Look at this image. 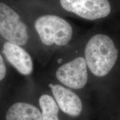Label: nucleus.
<instances>
[{
    "instance_id": "10",
    "label": "nucleus",
    "mask_w": 120,
    "mask_h": 120,
    "mask_svg": "<svg viewBox=\"0 0 120 120\" xmlns=\"http://www.w3.org/2000/svg\"><path fill=\"white\" fill-rule=\"evenodd\" d=\"M6 73V68L2 56L0 55V81L4 79Z\"/></svg>"
},
{
    "instance_id": "5",
    "label": "nucleus",
    "mask_w": 120,
    "mask_h": 120,
    "mask_svg": "<svg viewBox=\"0 0 120 120\" xmlns=\"http://www.w3.org/2000/svg\"><path fill=\"white\" fill-rule=\"evenodd\" d=\"M56 77L62 84L73 89H81L88 80L87 66L85 57H78L62 64L56 71Z\"/></svg>"
},
{
    "instance_id": "9",
    "label": "nucleus",
    "mask_w": 120,
    "mask_h": 120,
    "mask_svg": "<svg viewBox=\"0 0 120 120\" xmlns=\"http://www.w3.org/2000/svg\"><path fill=\"white\" fill-rule=\"evenodd\" d=\"M39 103L42 109V120H60L59 107L51 96L43 94L39 99Z\"/></svg>"
},
{
    "instance_id": "7",
    "label": "nucleus",
    "mask_w": 120,
    "mask_h": 120,
    "mask_svg": "<svg viewBox=\"0 0 120 120\" xmlns=\"http://www.w3.org/2000/svg\"><path fill=\"white\" fill-rule=\"evenodd\" d=\"M51 90L58 107L64 113L73 117L80 115L82 103L77 94L59 85H53Z\"/></svg>"
},
{
    "instance_id": "6",
    "label": "nucleus",
    "mask_w": 120,
    "mask_h": 120,
    "mask_svg": "<svg viewBox=\"0 0 120 120\" xmlns=\"http://www.w3.org/2000/svg\"><path fill=\"white\" fill-rule=\"evenodd\" d=\"M2 52L8 62L19 73L23 75H28L32 73V58L20 46L7 41L3 45Z\"/></svg>"
},
{
    "instance_id": "11",
    "label": "nucleus",
    "mask_w": 120,
    "mask_h": 120,
    "mask_svg": "<svg viewBox=\"0 0 120 120\" xmlns=\"http://www.w3.org/2000/svg\"><path fill=\"white\" fill-rule=\"evenodd\" d=\"M53 85H52V84H49V86L51 88H52V87H53Z\"/></svg>"
},
{
    "instance_id": "3",
    "label": "nucleus",
    "mask_w": 120,
    "mask_h": 120,
    "mask_svg": "<svg viewBox=\"0 0 120 120\" xmlns=\"http://www.w3.org/2000/svg\"><path fill=\"white\" fill-rule=\"evenodd\" d=\"M58 7L65 12L90 21L104 19L112 12L109 0H58Z\"/></svg>"
},
{
    "instance_id": "1",
    "label": "nucleus",
    "mask_w": 120,
    "mask_h": 120,
    "mask_svg": "<svg viewBox=\"0 0 120 120\" xmlns=\"http://www.w3.org/2000/svg\"><path fill=\"white\" fill-rule=\"evenodd\" d=\"M118 51L113 40L105 33L92 34L85 48L87 68L94 76L101 77L112 70L118 58Z\"/></svg>"
},
{
    "instance_id": "8",
    "label": "nucleus",
    "mask_w": 120,
    "mask_h": 120,
    "mask_svg": "<svg viewBox=\"0 0 120 120\" xmlns=\"http://www.w3.org/2000/svg\"><path fill=\"white\" fill-rule=\"evenodd\" d=\"M6 120H42L41 113L36 107L29 103H15L9 109Z\"/></svg>"
},
{
    "instance_id": "2",
    "label": "nucleus",
    "mask_w": 120,
    "mask_h": 120,
    "mask_svg": "<svg viewBox=\"0 0 120 120\" xmlns=\"http://www.w3.org/2000/svg\"><path fill=\"white\" fill-rule=\"evenodd\" d=\"M34 27L42 42L47 46H66L74 36L71 24L66 19L55 13L39 16L34 21Z\"/></svg>"
},
{
    "instance_id": "4",
    "label": "nucleus",
    "mask_w": 120,
    "mask_h": 120,
    "mask_svg": "<svg viewBox=\"0 0 120 120\" xmlns=\"http://www.w3.org/2000/svg\"><path fill=\"white\" fill-rule=\"evenodd\" d=\"M0 35L20 46L27 44L29 40L26 24L16 11L2 2H0Z\"/></svg>"
}]
</instances>
